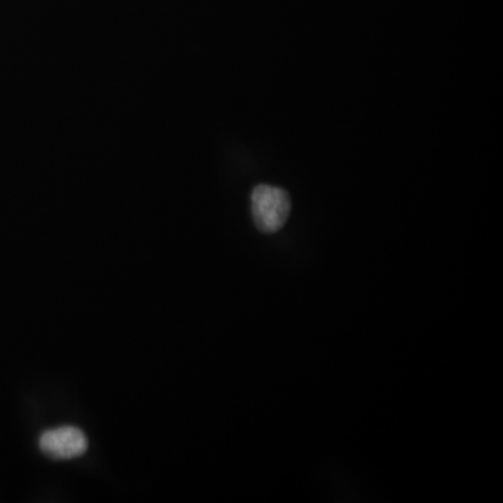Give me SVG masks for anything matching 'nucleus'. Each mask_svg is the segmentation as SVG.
Here are the masks:
<instances>
[{"mask_svg": "<svg viewBox=\"0 0 503 503\" xmlns=\"http://www.w3.org/2000/svg\"><path fill=\"white\" fill-rule=\"evenodd\" d=\"M251 203L252 216L261 233H277L290 216V196L280 187L259 185L252 192Z\"/></svg>", "mask_w": 503, "mask_h": 503, "instance_id": "nucleus-1", "label": "nucleus"}, {"mask_svg": "<svg viewBox=\"0 0 503 503\" xmlns=\"http://www.w3.org/2000/svg\"><path fill=\"white\" fill-rule=\"evenodd\" d=\"M39 449L44 455L55 460H70L87 452V436L76 426H59L42 433Z\"/></svg>", "mask_w": 503, "mask_h": 503, "instance_id": "nucleus-2", "label": "nucleus"}]
</instances>
